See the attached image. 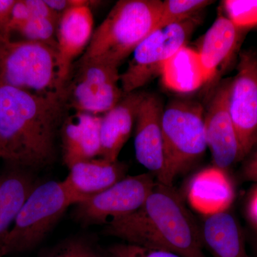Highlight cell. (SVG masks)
<instances>
[{
    "label": "cell",
    "mask_w": 257,
    "mask_h": 257,
    "mask_svg": "<svg viewBox=\"0 0 257 257\" xmlns=\"http://www.w3.org/2000/svg\"><path fill=\"white\" fill-rule=\"evenodd\" d=\"M162 1L120 0L93 32L79 64L119 67L152 32L158 28Z\"/></svg>",
    "instance_id": "3"
},
{
    "label": "cell",
    "mask_w": 257,
    "mask_h": 257,
    "mask_svg": "<svg viewBox=\"0 0 257 257\" xmlns=\"http://www.w3.org/2000/svg\"><path fill=\"white\" fill-rule=\"evenodd\" d=\"M241 30L226 16L219 14L202 37L196 50L207 82L229 63L239 45Z\"/></svg>",
    "instance_id": "17"
},
{
    "label": "cell",
    "mask_w": 257,
    "mask_h": 257,
    "mask_svg": "<svg viewBox=\"0 0 257 257\" xmlns=\"http://www.w3.org/2000/svg\"><path fill=\"white\" fill-rule=\"evenodd\" d=\"M30 18L31 14L25 0L16 1L12 12L11 20L9 25L10 32L13 30L18 31L19 29L23 26Z\"/></svg>",
    "instance_id": "28"
},
{
    "label": "cell",
    "mask_w": 257,
    "mask_h": 257,
    "mask_svg": "<svg viewBox=\"0 0 257 257\" xmlns=\"http://www.w3.org/2000/svg\"><path fill=\"white\" fill-rule=\"evenodd\" d=\"M198 25L196 17L161 27L152 32L133 52L127 68L120 74L124 94L135 92L160 76L164 66L186 46Z\"/></svg>",
    "instance_id": "7"
},
{
    "label": "cell",
    "mask_w": 257,
    "mask_h": 257,
    "mask_svg": "<svg viewBox=\"0 0 257 257\" xmlns=\"http://www.w3.org/2000/svg\"><path fill=\"white\" fill-rule=\"evenodd\" d=\"M64 94L40 95L0 81V158L32 170L55 162Z\"/></svg>",
    "instance_id": "1"
},
{
    "label": "cell",
    "mask_w": 257,
    "mask_h": 257,
    "mask_svg": "<svg viewBox=\"0 0 257 257\" xmlns=\"http://www.w3.org/2000/svg\"><path fill=\"white\" fill-rule=\"evenodd\" d=\"M0 81L40 95H65L59 82L57 46L44 42H10L0 65Z\"/></svg>",
    "instance_id": "6"
},
{
    "label": "cell",
    "mask_w": 257,
    "mask_h": 257,
    "mask_svg": "<svg viewBox=\"0 0 257 257\" xmlns=\"http://www.w3.org/2000/svg\"><path fill=\"white\" fill-rule=\"evenodd\" d=\"M204 112L197 101L175 99L164 107L162 118L165 150L163 184L172 186L207 149Z\"/></svg>",
    "instance_id": "4"
},
{
    "label": "cell",
    "mask_w": 257,
    "mask_h": 257,
    "mask_svg": "<svg viewBox=\"0 0 257 257\" xmlns=\"http://www.w3.org/2000/svg\"><path fill=\"white\" fill-rule=\"evenodd\" d=\"M144 93L124 94L110 110L101 116L100 158L116 162L130 138Z\"/></svg>",
    "instance_id": "16"
},
{
    "label": "cell",
    "mask_w": 257,
    "mask_h": 257,
    "mask_svg": "<svg viewBox=\"0 0 257 257\" xmlns=\"http://www.w3.org/2000/svg\"><path fill=\"white\" fill-rule=\"evenodd\" d=\"M3 56L0 55V65H1L2 60H3Z\"/></svg>",
    "instance_id": "34"
},
{
    "label": "cell",
    "mask_w": 257,
    "mask_h": 257,
    "mask_svg": "<svg viewBox=\"0 0 257 257\" xmlns=\"http://www.w3.org/2000/svg\"><path fill=\"white\" fill-rule=\"evenodd\" d=\"M45 3L51 9L61 15H62L66 10L74 7L89 5L88 2L82 1V0H51V1L50 0V1H45Z\"/></svg>",
    "instance_id": "30"
},
{
    "label": "cell",
    "mask_w": 257,
    "mask_h": 257,
    "mask_svg": "<svg viewBox=\"0 0 257 257\" xmlns=\"http://www.w3.org/2000/svg\"><path fill=\"white\" fill-rule=\"evenodd\" d=\"M164 106L155 94H144L135 119V150L138 162L157 182L163 183L165 150L162 118Z\"/></svg>",
    "instance_id": "12"
},
{
    "label": "cell",
    "mask_w": 257,
    "mask_h": 257,
    "mask_svg": "<svg viewBox=\"0 0 257 257\" xmlns=\"http://www.w3.org/2000/svg\"><path fill=\"white\" fill-rule=\"evenodd\" d=\"M108 252L110 257H182L166 250L143 247L128 243L113 246Z\"/></svg>",
    "instance_id": "26"
},
{
    "label": "cell",
    "mask_w": 257,
    "mask_h": 257,
    "mask_svg": "<svg viewBox=\"0 0 257 257\" xmlns=\"http://www.w3.org/2000/svg\"><path fill=\"white\" fill-rule=\"evenodd\" d=\"M40 257H110L89 238H68L50 248Z\"/></svg>",
    "instance_id": "22"
},
{
    "label": "cell",
    "mask_w": 257,
    "mask_h": 257,
    "mask_svg": "<svg viewBox=\"0 0 257 257\" xmlns=\"http://www.w3.org/2000/svg\"><path fill=\"white\" fill-rule=\"evenodd\" d=\"M72 205L62 182L50 181L37 185L0 244L4 256L36 247Z\"/></svg>",
    "instance_id": "5"
},
{
    "label": "cell",
    "mask_w": 257,
    "mask_h": 257,
    "mask_svg": "<svg viewBox=\"0 0 257 257\" xmlns=\"http://www.w3.org/2000/svg\"><path fill=\"white\" fill-rule=\"evenodd\" d=\"M58 25L47 19L31 17L18 31L29 41L44 42L57 46L55 37L57 36Z\"/></svg>",
    "instance_id": "25"
},
{
    "label": "cell",
    "mask_w": 257,
    "mask_h": 257,
    "mask_svg": "<svg viewBox=\"0 0 257 257\" xmlns=\"http://www.w3.org/2000/svg\"><path fill=\"white\" fill-rule=\"evenodd\" d=\"M248 211L253 223L257 226V189L250 201Z\"/></svg>",
    "instance_id": "32"
},
{
    "label": "cell",
    "mask_w": 257,
    "mask_h": 257,
    "mask_svg": "<svg viewBox=\"0 0 257 257\" xmlns=\"http://www.w3.org/2000/svg\"><path fill=\"white\" fill-rule=\"evenodd\" d=\"M256 55H257V52H256Z\"/></svg>",
    "instance_id": "36"
},
{
    "label": "cell",
    "mask_w": 257,
    "mask_h": 257,
    "mask_svg": "<svg viewBox=\"0 0 257 257\" xmlns=\"http://www.w3.org/2000/svg\"><path fill=\"white\" fill-rule=\"evenodd\" d=\"M62 181L73 205L84 202L126 177V165L121 162L94 159L79 162L69 169Z\"/></svg>",
    "instance_id": "14"
},
{
    "label": "cell",
    "mask_w": 257,
    "mask_h": 257,
    "mask_svg": "<svg viewBox=\"0 0 257 257\" xmlns=\"http://www.w3.org/2000/svg\"><path fill=\"white\" fill-rule=\"evenodd\" d=\"M224 172L214 167L203 171L192 180L189 197L206 214L228 209L232 200V188Z\"/></svg>",
    "instance_id": "21"
},
{
    "label": "cell",
    "mask_w": 257,
    "mask_h": 257,
    "mask_svg": "<svg viewBox=\"0 0 257 257\" xmlns=\"http://www.w3.org/2000/svg\"><path fill=\"white\" fill-rule=\"evenodd\" d=\"M160 76L165 87L177 92H194L207 83L197 50L187 45L167 61Z\"/></svg>",
    "instance_id": "20"
},
{
    "label": "cell",
    "mask_w": 257,
    "mask_h": 257,
    "mask_svg": "<svg viewBox=\"0 0 257 257\" xmlns=\"http://www.w3.org/2000/svg\"><path fill=\"white\" fill-rule=\"evenodd\" d=\"M94 20L89 5L74 7L61 16L57 32L58 77L65 92L74 59L87 48L93 35Z\"/></svg>",
    "instance_id": "13"
},
{
    "label": "cell",
    "mask_w": 257,
    "mask_h": 257,
    "mask_svg": "<svg viewBox=\"0 0 257 257\" xmlns=\"http://www.w3.org/2000/svg\"><path fill=\"white\" fill-rule=\"evenodd\" d=\"M156 182L151 173L126 177L97 195L76 204L73 215L83 224H108L140 209Z\"/></svg>",
    "instance_id": "8"
},
{
    "label": "cell",
    "mask_w": 257,
    "mask_h": 257,
    "mask_svg": "<svg viewBox=\"0 0 257 257\" xmlns=\"http://www.w3.org/2000/svg\"><path fill=\"white\" fill-rule=\"evenodd\" d=\"M30 10L31 17L47 19L59 24L62 15L51 9L45 1L42 0H25Z\"/></svg>",
    "instance_id": "27"
},
{
    "label": "cell",
    "mask_w": 257,
    "mask_h": 257,
    "mask_svg": "<svg viewBox=\"0 0 257 257\" xmlns=\"http://www.w3.org/2000/svg\"><path fill=\"white\" fill-rule=\"evenodd\" d=\"M255 251H256V256L257 257V239L256 242H255Z\"/></svg>",
    "instance_id": "33"
},
{
    "label": "cell",
    "mask_w": 257,
    "mask_h": 257,
    "mask_svg": "<svg viewBox=\"0 0 257 257\" xmlns=\"http://www.w3.org/2000/svg\"><path fill=\"white\" fill-rule=\"evenodd\" d=\"M101 116L77 111L64 120L60 133L62 159L67 168L100 156Z\"/></svg>",
    "instance_id": "15"
},
{
    "label": "cell",
    "mask_w": 257,
    "mask_h": 257,
    "mask_svg": "<svg viewBox=\"0 0 257 257\" xmlns=\"http://www.w3.org/2000/svg\"><path fill=\"white\" fill-rule=\"evenodd\" d=\"M11 167L12 170L0 180V244L37 186L30 170Z\"/></svg>",
    "instance_id": "19"
},
{
    "label": "cell",
    "mask_w": 257,
    "mask_h": 257,
    "mask_svg": "<svg viewBox=\"0 0 257 257\" xmlns=\"http://www.w3.org/2000/svg\"><path fill=\"white\" fill-rule=\"evenodd\" d=\"M200 228L204 246L213 257H249L241 226L228 209L206 214Z\"/></svg>",
    "instance_id": "18"
},
{
    "label": "cell",
    "mask_w": 257,
    "mask_h": 257,
    "mask_svg": "<svg viewBox=\"0 0 257 257\" xmlns=\"http://www.w3.org/2000/svg\"><path fill=\"white\" fill-rule=\"evenodd\" d=\"M15 0H0V28L10 34L9 25Z\"/></svg>",
    "instance_id": "29"
},
{
    "label": "cell",
    "mask_w": 257,
    "mask_h": 257,
    "mask_svg": "<svg viewBox=\"0 0 257 257\" xmlns=\"http://www.w3.org/2000/svg\"><path fill=\"white\" fill-rule=\"evenodd\" d=\"M228 108L244 158L257 145L256 52L240 54L236 75L230 79Z\"/></svg>",
    "instance_id": "9"
},
{
    "label": "cell",
    "mask_w": 257,
    "mask_h": 257,
    "mask_svg": "<svg viewBox=\"0 0 257 257\" xmlns=\"http://www.w3.org/2000/svg\"><path fill=\"white\" fill-rule=\"evenodd\" d=\"M104 232L128 244L166 250L182 257H207L201 228L172 186L156 182L140 209L111 221Z\"/></svg>",
    "instance_id": "2"
},
{
    "label": "cell",
    "mask_w": 257,
    "mask_h": 257,
    "mask_svg": "<svg viewBox=\"0 0 257 257\" xmlns=\"http://www.w3.org/2000/svg\"><path fill=\"white\" fill-rule=\"evenodd\" d=\"M0 257H4V255H3V252H2L1 250H0Z\"/></svg>",
    "instance_id": "35"
},
{
    "label": "cell",
    "mask_w": 257,
    "mask_h": 257,
    "mask_svg": "<svg viewBox=\"0 0 257 257\" xmlns=\"http://www.w3.org/2000/svg\"><path fill=\"white\" fill-rule=\"evenodd\" d=\"M119 82L117 67L95 62L79 64L75 80L65 88L66 99L69 98L77 111L105 114L123 97Z\"/></svg>",
    "instance_id": "10"
},
{
    "label": "cell",
    "mask_w": 257,
    "mask_h": 257,
    "mask_svg": "<svg viewBox=\"0 0 257 257\" xmlns=\"http://www.w3.org/2000/svg\"><path fill=\"white\" fill-rule=\"evenodd\" d=\"M213 1L208 0H165L162 1L159 28L194 18Z\"/></svg>",
    "instance_id": "23"
},
{
    "label": "cell",
    "mask_w": 257,
    "mask_h": 257,
    "mask_svg": "<svg viewBox=\"0 0 257 257\" xmlns=\"http://www.w3.org/2000/svg\"><path fill=\"white\" fill-rule=\"evenodd\" d=\"M245 175L247 176L248 179L257 181V147L246 163Z\"/></svg>",
    "instance_id": "31"
},
{
    "label": "cell",
    "mask_w": 257,
    "mask_h": 257,
    "mask_svg": "<svg viewBox=\"0 0 257 257\" xmlns=\"http://www.w3.org/2000/svg\"><path fill=\"white\" fill-rule=\"evenodd\" d=\"M229 82L230 79L218 87L204 115L207 148L216 168L223 172L243 159L228 108Z\"/></svg>",
    "instance_id": "11"
},
{
    "label": "cell",
    "mask_w": 257,
    "mask_h": 257,
    "mask_svg": "<svg viewBox=\"0 0 257 257\" xmlns=\"http://www.w3.org/2000/svg\"><path fill=\"white\" fill-rule=\"evenodd\" d=\"M226 18L239 30L257 27V0L222 2Z\"/></svg>",
    "instance_id": "24"
}]
</instances>
